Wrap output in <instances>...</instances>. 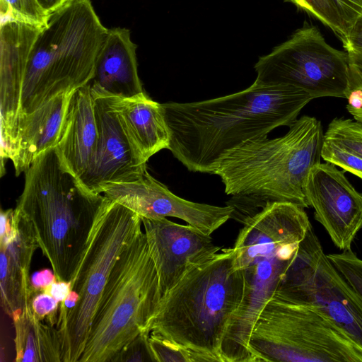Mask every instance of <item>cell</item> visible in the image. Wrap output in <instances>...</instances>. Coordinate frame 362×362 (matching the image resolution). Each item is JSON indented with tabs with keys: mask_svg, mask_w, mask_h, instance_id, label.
I'll return each mask as SVG.
<instances>
[{
	"mask_svg": "<svg viewBox=\"0 0 362 362\" xmlns=\"http://www.w3.org/2000/svg\"><path fill=\"white\" fill-rule=\"evenodd\" d=\"M99 130L90 85L73 91L59 141L54 148L62 165L79 179L97 148Z\"/></svg>",
	"mask_w": 362,
	"mask_h": 362,
	"instance_id": "obj_18",
	"label": "cell"
},
{
	"mask_svg": "<svg viewBox=\"0 0 362 362\" xmlns=\"http://www.w3.org/2000/svg\"><path fill=\"white\" fill-rule=\"evenodd\" d=\"M162 298L146 237L140 230L111 270L78 362H112L139 334L149 332Z\"/></svg>",
	"mask_w": 362,
	"mask_h": 362,
	"instance_id": "obj_7",
	"label": "cell"
},
{
	"mask_svg": "<svg viewBox=\"0 0 362 362\" xmlns=\"http://www.w3.org/2000/svg\"><path fill=\"white\" fill-rule=\"evenodd\" d=\"M59 303L50 294L45 291L37 292L31 303L35 314L40 319L46 320L51 326L57 322Z\"/></svg>",
	"mask_w": 362,
	"mask_h": 362,
	"instance_id": "obj_30",
	"label": "cell"
},
{
	"mask_svg": "<svg viewBox=\"0 0 362 362\" xmlns=\"http://www.w3.org/2000/svg\"><path fill=\"white\" fill-rule=\"evenodd\" d=\"M70 281H56L47 288H45L44 291L50 294L60 303L66 298L70 292Z\"/></svg>",
	"mask_w": 362,
	"mask_h": 362,
	"instance_id": "obj_34",
	"label": "cell"
},
{
	"mask_svg": "<svg viewBox=\"0 0 362 362\" xmlns=\"http://www.w3.org/2000/svg\"><path fill=\"white\" fill-rule=\"evenodd\" d=\"M348 28L362 16V0H333Z\"/></svg>",
	"mask_w": 362,
	"mask_h": 362,
	"instance_id": "obj_31",
	"label": "cell"
},
{
	"mask_svg": "<svg viewBox=\"0 0 362 362\" xmlns=\"http://www.w3.org/2000/svg\"><path fill=\"white\" fill-rule=\"evenodd\" d=\"M105 200L62 165L54 148L25 172L14 217L47 257L57 281L71 280Z\"/></svg>",
	"mask_w": 362,
	"mask_h": 362,
	"instance_id": "obj_3",
	"label": "cell"
},
{
	"mask_svg": "<svg viewBox=\"0 0 362 362\" xmlns=\"http://www.w3.org/2000/svg\"><path fill=\"white\" fill-rule=\"evenodd\" d=\"M313 98L286 85L254 82L246 89L192 103H163L168 150L189 170L214 174L221 158L247 142L288 127Z\"/></svg>",
	"mask_w": 362,
	"mask_h": 362,
	"instance_id": "obj_1",
	"label": "cell"
},
{
	"mask_svg": "<svg viewBox=\"0 0 362 362\" xmlns=\"http://www.w3.org/2000/svg\"><path fill=\"white\" fill-rule=\"evenodd\" d=\"M12 320L16 361L62 362L57 329L44 323L33 312L31 303Z\"/></svg>",
	"mask_w": 362,
	"mask_h": 362,
	"instance_id": "obj_21",
	"label": "cell"
},
{
	"mask_svg": "<svg viewBox=\"0 0 362 362\" xmlns=\"http://www.w3.org/2000/svg\"><path fill=\"white\" fill-rule=\"evenodd\" d=\"M296 5L324 25L332 30L341 38L349 30L333 0H285Z\"/></svg>",
	"mask_w": 362,
	"mask_h": 362,
	"instance_id": "obj_23",
	"label": "cell"
},
{
	"mask_svg": "<svg viewBox=\"0 0 362 362\" xmlns=\"http://www.w3.org/2000/svg\"><path fill=\"white\" fill-rule=\"evenodd\" d=\"M0 219L1 306L13 319L39 291L33 287L30 277L32 259L38 246L15 218L14 209L1 210Z\"/></svg>",
	"mask_w": 362,
	"mask_h": 362,
	"instance_id": "obj_16",
	"label": "cell"
},
{
	"mask_svg": "<svg viewBox=\"0 0 362 362\" xmlns=\"http://www.w3.org/2000/svg\"><path fill=\"white\" fill-rule=\"evenodd\" d=\"M163 297L192 269L221 250L207 235L189 224L167 218H141Z\"/></svg>",
	"mask_w": 362,
	"mask_h": 362,
	"instance_id": "obj_13",
	"label": "cell"
},
{
	"mask_svg": "<svg viewBox=\"0 0 362 362\" xmlns=\"http://www.w3.org/2000/svg\"><path fill=\"white\" fill-rule=\"evenodd\" d=\"M325 137L362 157V123L351 119L336 117L328 124Z\"/></svg>",
	"mask_w": 362,
	"mask_h": 362,
	"instance_id": "obj_24",
	"label": "cell"
},
{
	"mask_svg": "<svg viewBox=\"0 0 362 362\" xmlns=\"http://www.w3.org/2000/svg\"><path fill=\"white\" fill-rule=\"evenodd\" d=\"M243 224L233 247L235 264L244 276V296L223 337V362H250L248 342L255 320L311 225L304 208L291 202L269 204Z\"/></svg>",
	"mask_w": 362,
	"mask_h": 362,
	"instance_id": "obj_4",
	"label": "cell"
},
{
	"mask_svg": "<svg viewBox=\"0 0 362 362\" xmlns=\"http://www.w3.org/2000/svg\"><path fill=\"white\" fill-rule=\"evenodd\" d=\"M99 130L95 155L86 172L78 179L95 194L111 182H124L141 177L146 162L129 139L109 98L92 94Z\"/></svg>",
	"mask_w": 362,
	"mask_h": 362,
	"instance_id": "obj_14",
	"label": "cell"
},
{
	"mask_svg": "<svg viewBox=\"0 0 362 362\" xmlns=\"http://www.w3.org/2000/svg\"><path fill=\"white\" fill-rule=\"evenodd\" d=\"M30 280L33 287L39 291H44L57 281L54 272L49 269H42L35 272L30 277Z\"/></svg>",
	"mask_w": 362,
	"mask_h": 362,
	"instance_id": "obj_33",
	"label": "cell"
},
{
	"mask_svg": "<svg viewBox=\"0 0 362 362\" xmlns=\"http://www.w3.org/2000/svg\"><path fill=\"white\" fill-rule=\"evenodd\" d=\"M351 73V91L347 97V111L362 123V54L348 52Z\"/></svg>",
	"mask_w": 362,
	"mask_h": 362,
	"instance_id": "obj_27",
	"label": "cell"
},
{
	"mask_svg": "<svg viewBox=\"0 0 362 362\" xmlns=\"http://www.w3.org/2000/svg\"><path fill=\"white\" fill-rule=\"evenodd\" d=\"M324 136L321 122L304 115L284 136L251 141L227 153L214 174L231 196L232 218L243 223L274 202L309 207L305 182L320 163Z\"/></svg>",
	"mask_w": 362,
	"mask_h": 362,
	"instance_id": "obj_2",
	"label": "cell"
},
{
	"mask_svg": "<svg viewBox=\"0 0 362 362\" xmlns=\"http://www.w3.org/2000/svg\"><path fill=\"white\" fill-rule=\"evenodd\" d=\"M132 144L147 163L164 148L168 149L170 132L162 104L144 92L129 98L107 96Z\"/></svg>",
	"mask_w": 362,
	"mask_h": 362,
	"instance_id": "obj_20",
	"label": "cell"
},
{
	"mask_svg": "<svg viewBox=\"0 0 362 362\" xmlns=\"http://www.w3.org/2000/svg\"><path fill=\"white\" fill-rule=\"evenodd\" d=\"M305 196L314 209L315 218L340 250H351L362 228V193L346 178L344 172L326 162L314 166L306 180Z\"/></svg>",
	"mask_w": 362,
	"mask_h": 362,
	"instance_id": "obj_12",
	"label": "cell"
},
{
	"mask_svg": "<svg viewBox=\"0 0 362 362\" xmlns=\"http://www.w3.org/2000/svg\"><path fill=\"white\" fill-rule=\"evenodd\" d=\"M0 25L17 21L39 28L47 24L49 13L39 0H0Z\"/></svg>",
	"mask_w": 362,
	"mask_h": 362,
	"instance_id": "obj_22",
	"label": "cell"
},
{
	"mask_svg": "<svg viewBox=\"0 0 362 362\" xmlns=\"http://www.w3.org/2000/svg\"><path fill=\"white\" fill-rule=\"evenodd\" d=\"M107 30L90 0H70L49 13L25 68L20 116L61 93L90 83Z\"/></svg>",
	"mask_w": 362,
	"mask_h": 362,
	"instance_id": "obj_6",
	"label": "cell"
},
{
	"mask_svg": "<svg viewBox=\"0 0 362 362\" xmlns=\"http://www.w3.org/2000/svg\"><path fill=\"white\" fill-rule=\"evenodd\" d=\"M321 157L362 180V157L324 136Z\"/></svg>",
	"mask_w": 362,
	"mask_h": 362,
	"instance_id": "obj_26",
	"label": "cell"
},
{
	"mask_svg": "<svg viewBox=\"0 0 362 362\" xmlns=\"http://www.w3.org/2000/svg\"><path fill=\"white\" fill-rule=\"evenodd\" d=\"M340 39L347 52L362 54V16L355 22L347 34Z\"/></svg>",
	"mask_w": 362,
	"mask_h": 362,
	"instance_id": "obj_32",
	"label": "cell"
},
{
	"mask_svg": "<svg viewBox=\"0 0 362 362\" xmlns=\"http://www.w3.org/2000/svg\"><path fill=\"white\" fill-rule=\"evenodd\" d=\"M39 28L17 21L0 25L1 160L14 154L23 78Z\"/></svg>",
	"mask_w": 362,
	"mask_h": 362,
	"instance_id": "obj_15",
	"label": "cell"
},
{
	"mask_svg": "<svg viewBox=\"0 0 362 362\" xmlns=\"http://www.w3.org/2000/svg\"><path fill=\"white\" fill-rule=\"evenodd\" d=\"M73 91L61 93L21 116L11 160L16 176L25 173L41 153L57 146Z\"/></svg>",
	"mask_w": 362,
	"mask_h": 362,
	"instance_id": "obj_19",
	"label": "cell"
},
{
	"mask_svg": "<svg viewBox=\"0 0 362 362\" xmlns=\"http://www.w3.org/2000/svg\"><path fill=\"white\" fill-rule=\"evenodd\" d=\"M133 211L107 197L91 228L87 245L70 281L75 306L59 315L57 329L62 362H78L111 270L121 252L141 230Z\"/></svg>",
	"mask_w": 362,
	"mask_h": 362,
	"instance_id": "obj_8",
	"label": "cell"
},
{
	"mask_svg": "<svg viewBox=\"0 0 362 362\" xmlns=\"http://www.w3.org/2000/svg\"><path fill=\"white\" fill-rule=\"evenodd\" d=\"M70 0H39L42 6L49 14L59 9Z\"/></svg>",
	"mask_w": 362,
	"mask_h": 362,
	"instance_id": "obj_35",
	"label": "cell"
},
{
	"mask_svg": "<svg viewBox=\"0 0 362 362\" xmlns=\"http://www.w3.org/2000/svg\"><path fill=\"white\" fill-rule=\"evenodd\" d=\"M136 47L129 29L108 28L90 82L92 94L129 98L144 92L138 74Z\"/></svg>",
	"mask_w": 362,
	"mask_h": 362,
	"instance_id": "obj_17",
	"label": "cell"
},
{
	"mask_svg": "<svg viewBox=\"0 0 362 362\" xmlns=\"http://www.w3.org/2000/svg\"><path fill=\"white\" fill-rule=\"evenodd\" d=\"M233 247L189 271L161 299L148 330L187 349L192 362H222L229 322L244 296Z\"/></svg>",
	"mask_w": 362,
	"mask_h": 362,
	"instance_id": "obj_5",
	"label": "cell"
},
{
	"mask_svg": "<svg viewBox=\"0 0 362 362\" xmlns=\"http://www.w3.org/2000/svg\"><path fill=\"white\" fill-rule=\"evenodd\" d=\"M148 341L156 362H192L187 349L166 338L150 334Z\"/></svg>",
	"mask_w": 362,
	"mask_h": 362,
	"instance_id": "obj_28",
	"label": "cell"
},
{
	"mask_svg": "<svg viewBox=\"0 0 362 362\" xmlns=\"http://www.w3.org/2000/svg\"><path fill=\"white\" fill-rule=\"evenodd\" d=\"M149 336L148 331L139 334L122 349L112 362H156L149 345Z\"/></svg>",
	"mask_w": 362,
	"mask_h": 362,
	"instance_id": "obj_29",
	"label": "cell"
},
{
	"mask_svg": "<svg viewBox=\"0 0 362 362\" xmlns=\"http://www.w3.org/2000/svg\"><path fill=\"white\" fill-rule=\"evenodd\" d=\"M274 295L324 314L362 347V299L329 261L312 225Z\"/></svg>",
	"mask_w": 362,
	"mask_h": 362,
	"instance_id": "obj_11",
	"label": "cell"
},
{
	"mask_svg": "<svg viewBox=\"0 0 362 362\" xmlns=\"http://www.w3.org/2000/svg\"><path fill=\"white\" fill-rule=\"evenodd\" d=\"M250 362H362V347L313 308L275 295L252 329Z\"/></svg>",
	"mask_w": 362,
	"mask_h": 362,
	"instance_id": "obj_9",
	"label": "cell"
},
{
	"mask_svg": "<svg viewBox=\"0 0 362 362\" xmlns=\"http://www.w3.org/2000/svg\"><path fill=\"white\" fill-rule=\"evenodd\" d=\"M255 82L303 89L313 98H347L351 91L348 52L327 44L315 26H304L255 65Z\"/></svg>",
	"mask_w": 362,
	"mask_h": 362,
	"instance_id": "obj_10",
	"label": "cell"
},
{
	"mask_svg": "<svg viewBox=\"0 0 362 362\" xmlns=\"http://www.w3.org/2000/svg\"><path fill=\"white\" fill-rule=\"evenodd\" d=\"M327 256L346 282L362 299V259L351 249Z\"/></svg>",
	"mask_w": 362,
	"mask_h": 362,
	"instance_id": "obj_25",
	"label": "cell"
}]
</instances>
